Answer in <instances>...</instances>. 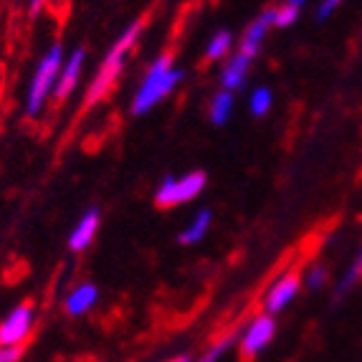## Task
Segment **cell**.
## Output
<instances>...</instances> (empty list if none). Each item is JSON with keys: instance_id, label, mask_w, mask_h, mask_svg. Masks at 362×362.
Returning a JSON list of instances; mask_svg holds the SVG:
<instances>
[{"instance_id": "21", "label": "cell", "mask_w": 362, "mask_h": 362, "mask_svg": "<svg viewBox=\"0 0 362 362\" xmlns=\"http://www.w3.org/2000/svg\"><path fill=\"white\" fill-rule=\"evenodd\" d=\"M23 350H25V344H18V347H0V362H18Z\"/></svg>"}, {"instance_id": "17", "label": "cell", "mask_w": 362, "mask_h": 362, "mask_svg": "<svg viewBox=\"0 0 362 362\" xmlns=\"http://www.w3.org/2000/svg\"><path fill=\"white\" fill-rule=\"evenodd\" d=\"M272 91L266 89V86H261V89H256L254 94H251V115L254 117H266V112L272 109Z\"/></svg>"}, {"instance_id": "7", "label": "cell", "mask_w": 362, "mask_h": 362, "mask_svg": "<svg viewBox=\"0 0 362 362\" xmlns=\"http://www.w3.org/2000/svg\"><path fill=\"white\" fill-rule=\"evenodd\" d=\"M84 59H86L84 49H74L71 54L64 59V64H61V71H59V78H56V86H54V99H56V102H64V99L71 97V91L76 89V84H78V76H81Z\"/></svg>"}, {"instance_id": "24", "label": "cell", "mask_w": 362, "mask_h": 362, "mask_svg": "<svg viewBox=\"0 0 362 362\" xmlns=\"http://www.w3.org/2000/svg\"><path fill=\"white\" fill-rule=\"evenodd\" d=\"M173 362H190V357H187V355H180V357H175Z\"/></svg>"}, {"instance_id": "5", "label": "cell", "mask_w": 362, "mask_h": 362, "mask_svg": "<svg viewBox=\"0 0 362 362\" xmlns=\"http://www.w3.org/2000/svg\"><path fill=\"white\" fill-rule=\"evenodd\" d=\"M33 320L36 312L28 302L16 304L11 312L0 320V347H18L28 339L30 329H33Z\"/></svg>"}, {"instance_id": "13", "label": "cell", "mask_w": 362, "mask_h": 362, "mask_svg": "<svg viewBox=\"0 0 362 362\" xmlns=\"http://www.w3.org/2000/svg\"><path fill=\"white\" fill-rule=\"evenodd\" d=\"M230 112H233V91L221 89L211 102V122L216 127H221V124L228 122Z\"/></svg>"}, {"instance_id": "6", "label": "cell", "mask_w": 362, "mask_h": 362, "mask_svg": "<svg viewBox=\"0 0 362 362\" xmlns=\"http://www.w3.org/2000/svg\"><path fill=\"white\" fill-rule=\"evenodd\" d=\"M274 334H276V322H274L272 314H264L259 320L251 322L246 332L241 337V357L243 360H254L266 344L272 342Z\"/></svg>"}, {"instance_id": "11", "label": "cell", "mask_w": 362, "mask_h": 362, "mask_svg": "<svg viewBox=\"0 0 362 362\" xmlns=\"http://www.w3.org/2000/svg\"><path fill=\"white\" fill-rule=\"evenodd\" d=\"M99 299V289L94 284H78L71 294L66 296L64 309H66L69 317H84Z\"/></svg>"}, {"instance_id": "22", "label": "cell", "mask_w": 362, "mask_h": 362, "mask_svg": "<svg viewBox=\"0 0 362 362\" xmlns=\"http://www.w3.org/2000/svg\"><path fill=\"white\" fill-rule=\"evenodd\" d=\"M339 3H342V0H322L320 8H317V18H320V21H327L334 11H337Z\"/></svg>"}, {"instance_id": "4", "label": "cell", "mask_w": 362, "mask_h": 362, "mask_svg": "<svg viewBox=\"0 0 362 362\" xmlns=\"http://www.w3.org/2000/svg\"><path fill=\"white\" fill-rule=\"evenodd\" d=\"M203 187H206V173H200V170H193L182 177H165L155 195V203L160 208L180 206V203L198 198L203 193Z\"/></svg>"}, {"instance_id": "14", "label": "cell", "mask_w": 362, "mask_h": 362, "mask_svg": "<svg viewBox=\"0 0 362 362\" xmlns=\"http://www.w3.org/2000/svg\"><path fill=\"white\" fill-rule=\"evenodd\" d=\"M211 218H213L211 211H200L198 216L193 218V223L180 233V243H198L200 238L206 235L208 226H211Z\"/></svg>"}, {"instance_id": "16", "label": "cell", "mask_w": 362, "mask_h": 362, "mask_svg": "<svg viewBox=\"0 0 362 362\" xmlns=\"http://www.w3.org/2000/svg\"><path fill=\"white\" fill-rule=\"evenodd\" d=\"M228 49H230V33H228V30H218L216 36L211 38V43H208L206 56H208L211 61L223 59L226 51H228Z\"/></svg>"}, {"instance_id": "3", "label": "cell", "mask_w": 362, "mask_h": 362, "mask_svg": "<svg viewBox=\"0 0 362 362\" xmlns=\"http://www.w3.org/2000/svg\"><path fill=\"white\" fill-rule=\"evenodd\" d=\"M180 78H182V71L177 66H173V59H170V56H160V59L152 64L150 74L145 76V81H142V86L137 89V94H134L132 115H137V117L147 115L160 99L168 97L170 91L175 89Z\"/></svg>"}, {"instance_id": "9", "label": "cell", "mask_w": 362, "mask_h": 362, "mask_svg": "<svg viewBox=\"0 0 362 362\" xmlns=\"http://www.w3.org/2000/svg\"><path fill=\"white\" fill-rule=\"evenodd\" d=\"M274 16H276V8H269V11L261 13L259 18L248 25L246 33H243V41H241V49H238V54H243L246 59H254V56L259 54L266 30L274 25Z\"/></svg>"}, {"instance_id": "8", "label": "cell", "mask_w": 362, "mask_h": 362, "mask_svg": "<svg viewBox=\"0 0 362 362\" xmlns=\"http://www.w3.org/2000/svg\"><path fill=\"white\" fill-rule=\"evenodd\" d=\"M99 223H102V213H99V208H89V211H84V216L78 218L76 226H74V230L69 233V251H71V254H81V251H86V248L91 246V241L97 238Z\"/></svg>"}, {"instance_id": "12", "label": "cell", "mask_w": 362, "mask_h": 362, "mask_svg": "<svg viewBox=\"0 0 362 362\" xmlns=\"http://www.w3.org/2000/svg\"><path fill=\"white\" fill-rule=\"evenodd\" d=\"M248 64H251V59H246L243 54H235L233 59H230L228 64H226L223 74H221V81H223V89L226 91L241 89L243 81H246Z\"/></svg>"}, {"instance_id": "19", "label": "cell", "mask_w": 362, "mask_h": 362, "mask_svg": "<svg viewBox=\"0 0 362 362\" xmlns=\"http://www.w3.org/2000/svg\"><path fill=\"white\" fill-rule=\"evenodd\" d=\"M325 281H327V269H325V266H312V269L307 272V286H309V289H320Z\"/></svg>"}, {"instance_id": "10", "label": "cell", "mask_w": 362, "mask_h": 362, "mask_svg": "<svg viewBox=\"0 0 362 362\" xmlns=\"http://www.w3.org/2000/svg\"><path fill=\"white\" fill-rule=\"evenodd\" d=\"M296 291H299V279L296 276H284L279 279L276 284L269 289V294H266V314H276L281 312V309H286V304H291V299L296 296Z\"/></svg>"}, {"instance_id": "18", "label": "cell", "mask_w": 362, "mask_h": 362, "mask_svg": "<svg viewBox=\"0 0 362 362\" xmlns=\"http://www.w3.org/2000/svg\"><path fill=\"white\" fill-rule=\"evenodd\" d=\"M296 16H299V8L289 6V3H286L284 8H276V16H274V25H276V28H286V25L294 23Z\"/></svg>"}, {"instance_id": "2", "label": "cell", "mask_w": 362, "mask_h": 362, "mask_svg": "<svg viewBox=\"0 0 362 362\" xmlns=\"http://www.w3.org/2000/svg\"><path fill=\"white\" fill-rule=\"evenodd\" d=\"M61 64H64V46L56 41V43H51V49L41 56L36 71H33V78H30V84H28V91H25L23 112L28 119H36L43 112V107H46V102H49V97L54 94Z\"/></svg>"}, {"instance_id": "1", "label": "cell", "mask_w": 362, "mask_h": 362, "mask_svg": "<svg viewBox=\"0 0 362 362\" xmlns=\"http://www.w3.org/2000/svg\"><path fill=\"white\" fill-rule=\"evenodd\" d=\"M139 30H142V21H134V23L129 25V28H124V33L117 38L115 46L107 51V56H104V61H102V66H99L97 76H94V81H91L89 89H86L84 112L94 107L97 102H102V99L109 94V89L115 86V81L119 78L122 69H124L127 54L132 51L134 41L139 38Z\"/></svg>"}, {"instance_id": "25", "label": "cell", "mask_w": 362, "mask_h": 362, "mask_svg": "<svg viewBox=\"0 0 362 362\" xmlns=\"http://www.w3.org/2000/svg\"><path fill=\"white\" fill-rule=\"evenodd\" d=\"M286 3H289V6H296V8H299V6L304 3V0H286Z\"/></svg>"}, {"instance_id": "20", "label": "cell", "mask_w": 362, "mask_h": 362, "mask_svg": "<svg viewBox=\"0 0 362 362\" xmlns=\"http://www.w3.org/2000/svg\"><path fill=\"white\" fill-rule=\"evenodd\" d=\"M233 339H235V334H228V337H226V339H221V342H218L216 347H213V350L208 352V355L203 357V360H200V362H218V357H221L226 350H228L230 344H233Z\"/></svg>"}, {"instance_id": "23", "label": "cell", "mask_w": 362, "mask_h": 362, "mask_svg": "<svg viewBox=\"0 0 362 362\" xmlns=\"http://www.w3.org/2000/svg\"><path fill=\"white\" fill-rule=\"evenodd\" d=\"M46 3H49V0H28V13H30V16H38Z\"/></svg>"}, {"instance_id": "15", "label": "cell", "mask_w": 362, "mask_h": 362, "mask_svg": "<svg viewBox=\"0 0 362 362\" xmlns=\"http://www.w3.org/2000/svg\"><path fill=\"white\" fill-rule=\"evenodd\" d=\"M360 276H362V248L357 251V256H355V261L350 264V269H347V274L342 276V281H339V286H337V299H342L347 291L352 289V286L360 281Z\"/></svg>"}]
</instances>
